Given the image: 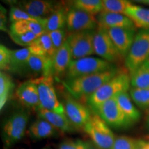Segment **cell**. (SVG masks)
Masks as SVG:
<instances>
[{"instance_id":"cell-37","label":"cell","mask_w":149,"mask_h":149,"mask_svg":"<svg viewBox=\"0 0 149 149\" xmlns=\"http://www.w3.org/2000/svg\"><path fill=\"white\" fill-rule=\"evenodd\" d=\"M11 57H12V51L6 46L1 44L0 45V68L1 71L8 70Z\"/></svg>"},{"instance_id":"cell-11","label":"cell","mask_w":149,"mask_h":149,"mask_svg":"<svg viewBox=\"0 0 149 149\" xmlns=\"http://www.w3.org/2000/svg\"><path fill=\"white\" fill-rule=\"evenodd\" d=\"M66 26L70 33H75L94 31L98 28V23L95 15L72 7L67 13Z\"/></svg>"},{"instance_id":"cell-23","label":"cell","mask_w":149,"mask_h":149,"mask_svg":"<svg viewBox=\"0 0 149 149\" xmlns=\"http://www.w3.org/2000/svg\"><path fill=\"white\" fill-rule=\"evenodd\" d=\"M31 55L32 53L28 47L12 51L9 71L19 74H23L28 60Z\"/></svg>"},{"instance_id":"cell-27","label":"cell","mask_w":149,"mask_h":149,"mask_svg":"<svg viewBox=\"0 0 149 149\" xmlns=\"http://www.w3.org/2000/svg\"><path fill=\"white\" fill-rule=\"evenodd\" d=\"M68 11L64 8H58L46 18L45 29L46 32L64 29L66 24V16Z\"/></svg>"},{"instance_id":"cell-22","label":"cell","mask_w":149,"mask_h":149,"mask_svg":"<svg viewBox=\"0 0 149 149\" xmlns=\"http://www.w3.org/2000/svg\"><path fill=\"white\" fill-rule=\"evenodd\" d=\"M126 15L133 21L136 28L149 31V9L132 3L128 7Z\"/></svg>"},{"instance_id":"cell-26","label":"cell","mask_w":149,"mask_h":149,"mask_svg":"<svg viewBox=\"0 0 149 149\" xmlns=\"http://www.w3.org/2000/svg\"><path fill=\"white\" fill-rule=\"evenodd\" d=\"M130 85L132 88H143L149 87V59L130 74Z\"/></svg>"},{"instance_id":"cell-17","label":"cell","mask_w":149,"mask_h":149,"mask_svg":"<svg viewBox=\"0 0 149 149\" xmlns=\"http://www.w3.org/2000/svg\"><path fill=\"white\" fill-rule=\"evenodd\" d=\"M97 20L98 27L105 29L113 28L136 29L133 21L125 15L102 12L97 17Z\"/></svg>"},{"instance_id":"cell-2","label":"cell","mask_w":149,"mask_h":149,"mask_svg":"<svg viewBox=\"0 0 149 149\" xmlns=\"http://www.w3.org/2000/svg\"><path fill=\"white\" fill-rule=\"evenodd\" d=\"M130 75L121 71L100 87L94 94L87 99V104L93 111L107 100L116 97L123 93L128 92L130 86Z\"/></svg>"},{"instance_id":"cell-14","label":"cell","mask_w":149,"mask_h":149,"mask_svg":"<svg viewBox=\"0 0 149 149\" xmlns=\"http://www.w3.org/2000/svg\"><path fill=\"white\" fill-rule=\"evenodd\" d=\"M17 7L37 18H47L58 8L57 3L46 0L22 1L17 3Z\"/></svg>"},{"instance_id":"cell-39","label":"cell","mask_w":149,"mask_h":149,"mask_svg":"<svg viewBox=\"0 0 149 149\" xmlns=\"http://www.w3.org/2000/svg\"><path fill=\"white\" fill-rule=\"evenodd\" d=\"M136 2L149 6V0H138V1H136Z\"/></svg>"},{"instance_id":"cell-10","label":"cell","mask_w":149,"mask_h":149,"mask_svg":"<svg viewBox=\"0 0 149 149\" xmlns=\"http://www.w3.org/2000/svg\"><path fill=\"white\" fill-rule=\"evenodd\" d=\"M93 46L95 54H97L104 60L113 64L122 57L117 51L107 32V30L103 28L98 27L95 30Z\"/></svg>"},{"instance_id":"cell-30","label":"cell","mask_w":149,"mask_h":149,"mask_svg":"<svg viewBox=\"0 0 149 149\" xmlns=\"http://www.w3.org/2000/svg\"><path fill=\"white\" fill-rule=\"evenodd\" d=\"M73 8L95 15L102 11V0H75L72 1Z\"/></svg>"},{"instance_id":"cell-41","label":"cell","mask_w":149,"mask_h":149,"mask_svg":"<svg viewBox=\"0 0 149 149\" xmlns=\"http://www.w3.org/2000/svg\"><path fill=\"white\" fill-rule=\"evenodd\" d=\"M147 126H148V127L149 128V116L148 117V120H147Z\"/></svg>"},{"instance_id":"cell-29","label":"cell","mask_w":149,"mask_h":149,"mask_svg":"<svg viewBox=\"0 0 149 149\" xmlns=\"http://www.w3.org/2000/svg\"><path fill=\"white\" fill-rule=\"evenodd\" d=\"M102 11L104 13L125 15L128 7L132 3L126 0H102Z\"/></svg>"},{"instance_id":"cell-15","label":"cell","mask_w":149,"mask_h":149,"mask_svg":"<svg viewBox=\"0 0 149 149\" xmlns=\"http://www.w3.org/2000/svg\"><path fill=\"white\" fill-rule=\"evenodd\" d=\"M53 58L45 56L31 55L23 74H29L35 78L53 75Z\"/></svg>"},{"instance_id":"cell-20","label":"cell","mask_w":149,"mask_h":149,"mask_svg":"<svg viewBox=\"0 0 149 149\" xmlns=\"http://www.w3.org/2000/svg\"><path fill=\"white\" fill-rule=\"evenodd\" d=\"M57 130L44 119H37L29 128L30 136L34 139L51 138L57 135Z\"/></svg>"},{"instance_id":"cell-24","label":"cell","mask_w":149,"mask_h":149,"mask_svg":"<svg viewBox=\"0 0 149 149\" xmlns=\"http://www.w3.org/2000/svg\"><path fill=\"white\" fill-rule=\"evenodd\" d=\"M116 100L121 110L131 124L139 120L140 113L132 102V99L128 92L121 93L116 97Z\"/></svg>"},{"instance_id":"cell-13","label":"cell","mask_w":149,"mask_h":149,"mask_svg":"<svg viewBox=\"0 0 149 149\" xmlns=\"http://www.w3.org/2000/svg\"><path fill=\"white\" fill-rule=\"evenodd\" d=\"M107 30L117 51L122 57H126L135 39L136 29L113 28Z\"/></svg>"},{"instance_id":"cell-8","label":"cell","mask_w":149,"mask_h":149,"mask_svg":"<svg viewBox=\"0 0 149 149\" xmlns=\"http://www.w3.org/2000/svg\"><path fill=\"white\" fill-rule=\"evenodd\" d=\"M95 30L70 33L67 42L70 47L72 59L86 57L95 53L93 40Z\"/></svg>"},{"instance_id":"cell-40","label":"cell","mask_w":149,"mask_h":149,"mask_svg":"<svg viewBox=\"0 0 149 149\" xmlns=\"http://www.w3.org/2000/svg\"><path fill=\"white\" fill-rule=\"evenodd\" d=\"M145 146L147 148L149 149V141H145Z\"/></svg>"},{"instance_id":"cell-4","label":"cell","mask_w":149,"mask_h":149,"mask_svg":"<svg viewBox=\"0 0 149 149\" xmlns=\"http://www.w3.org/2000/svg\"><path fill=\"white\" fill-rule=\"evenodd\" d=\"M29 114L20 111L11 114L2 125V140L5 147L10 148L23 138L29 122Z\"/></svg>"},{"instance_id":"cell-9","label":"cell","mask_w":149,"mask_h":149,"mask_svg":"<svg viewBox=\"0 0 149 149\" xmlns=\"http://www.w3.org/2000/svg\"><path fill=\"white\" fill-rule=\"evenodd\" d=\"M95 113L111 127L125 128L131 124L121 110L116 97L104 102L97 108Z\"/></svg>"},{"instance_id":"cell-34","label":"cell","mask_w":149,"mask_h":149,"mask_svg":"<svg viewBox=\"0 0 149 149\" xmlns=\"http://www.w3.org/2000/svg\"><path fill=\"white\" fill-rule=\"evenodd\" d=\"M136 141V139L128 136H119L115 138L111 149H135Z\"/></svg>"},{"instance_id":"cell-28","label":"cell","mask_w":149,"mask_h":149,"mask_svg":"<svg viewBox=\"0 0 149 149\" xmlns=\"http://www.w3.org/2000/svg\"><path fill=\"white\" fill-rule=\"evenodd\" d=\"M15 84L12 78L4 71L0 72V109H3L13 91Z\"/></svg>"},{"instance_id":"cell-18","label":"cell","mask_w":149,"mask_h":149,"mask_svg":"<svg viewBox=\"0 0 149 149\" xmlns=\"http://www.w3.org/2000/svg\"><path fill=\"white\" fill-rule=\"evenodd\" d=\"M72 60L70 47L66 41L61 47L56 51L53 59V75L58 77L62 74H65Z\"/></svg>"},{"instance_id":"cell-21","label":"cell","mask_w":149,"mask_h":149,"mask_svg":"<svg viewBox=\"0 0 149 149\" xmlns=\"http://www.w3.org/2000/svg\"><path fill=\"white\" fill-rule=\"evenodd\" d=\"M28 48L30 49L32 55L45 56L53 59L56 53L47 32L37 37Z\"/></svg>"},{"instance_id":"cell-32","label":"cell","mask_w":149,"mask_h":149,"mask_svg":"<svg viewBox=\"0 0 149 149\" xmlns=\"http://www.w3.org/2000/svg\"><path fill=\"white\" fill-rule=\"evenodd\" d=\"M130 96L134 103L141 109L149 107V87L143 88H131Z\"/></svg>"},{"instance_id":"cell-31","label":"cell","mask_w":149,"mask_h":149,"mask_svg":"<svg viewBox=\"0 0 149 149\" xmlns=\"http://www.w3.org/2000/svg\"><path fill=\"white\" fill-rule=\"evenodd\" d=\"M9 19L10 21L13 23V22L18 21H33L37 22L42 24L43 25L45 26L46 18H37L35 17L31 16V15L27 13L26 12L22 10L17 6H11L10 11H9Z\"/></svg>"},{"instance_id":"cell-12","label":"cell","mask_w":149,"mask_h":149,"mask_svg":"<svg viewBox=\"0 0 149 149\" xmlns=\"http://www.w3.org/2000/svg\"><path fill=\"white\" fill-rule=\"evenodd\" d=\"M64 107L65 115L72 126L76 128L84 127L92 116L88 108L71 97H67Z\"/></svg>"},{"instance_id":"cell-5","label":"cell","mask_w":149,"mask_h":149,"mask_svg":"<svg viewBox=\"0 0 149 149\" xmlns=\"http://www.w3.org/2000/svg\"><path fill=\"white\" fill-rule=\"evenodd\" d=\"M149 59V31L141 29L136 33L133 44L125 57V66L130 75Z\"/></svg>"},{"instance_id":"cell-36","label":"cell","mask_w":149,"mask_h":149,"mask_svg":"<svg viewBox=\"0 0 149 149\" xmlns=\"http://www.w3.org/2000/svg\"><path fill=\"white\" fill-rule=\"evenodd\" d=\"M47 33L49 35L50 38H51L56 51L61 47V46L64 44V42L67 40L66 31L64 29L56 30V31H50Z\"/></svg>"},{"instance_id":"cell-1","label":"cell","mask_w":149,"mask_h":149,"mask_svg":"<svg viewBox=\"0 0 149 149\" xmlns=\"http://www.w3.org/2000/svg\"><path fill=\"white\" fill-rule=\"evenodd\" d=\"M120 72V70L116 67L107 71L65 80L64 84L74 99H88L104 84L114 77Z\"/></svg>"},{"instance_id":"cell-38","label":"cell","mask_w":149,"mask_h":149,"mask_svg":"<svg viewBox=\"0 0 149 149\" xmlns=\"http://www.w3.org/2000/svg\"><path fill=\"white\" fill-rule=\"evenodd\" d=\"M135 149H148L145 146V141L142 139H138L136 141Z\"/></svg>"},{"instance_id":"cell-6","label":"cell","mask_w":149,"mask_h":149,"mask_svg":"<svg viewBox=\"0 0 149 149\" xmlns=\"http://www.w3.org/2000/svg\"><path fill=\"white\" fill-rule=\"evenodd\" d=\"M83 128L99 148L111 149L116 137L109 126L98 115H92Z\"/></svg>"},{"instance_id":"cell-7","label":"cell","mask_w":149,"mask_h":149,"mask_svg":"<svg viewBox=\"0 0 149 149\" xmlns=\"http://www.w3.org/2000/svg\"><path fill=\"white\" fill-rule=\"evenodd\" d=\"M38 88L40 108L65 115L64 104L57 99L53 85V75L32 79Z\"/></svg>"},{"instance_id":"cell-35","label":"cell","mask_w":149,"mask_h":149,"mask_svg":"<svg viewBox=\"0 0 149 149\" xmlns=\"http://www.w3.org/2000/svg\"><path fill=\"white\" fill-rule=\"evenodd\" d=\"M58 149H93L88 143L81 139H66L59 144Z\"/></svg>"},{"instance_id":"cell-16","label":"cell","mask_w":149,"mask_h":149,"mask_svg":"<svg viewBox=\"0 0 149 149\" xmlns=\"http://www.w3.org/2000/svg\"><path fill=\"white\" fill-rule=\"evenodd\" d=\"M15 95L20 103L29 108H40L38 88L33 79L22 83L17 88Z\"/></svg>"},{"instance_id":"cell-3","label":"cell","mask_w":149,"mask_h":149,"mask_svg":"<svg viewBox=\"0 0 149 149\" xmlns=\"http://www.w3.org/2000/svg\"><path fill=\"white\" fill-rule=\"evenodd\" d=\"M116 68L113 63L96 57H86L72 60L66 72V80L74 79L88 74L98 73Z\"/></svg>"},{"instance_id":"cell-19","label":"cell","mask_w":149,"mask_h":149,"mask_svg":"<svg viewBox=\"0 0 149 149\" xmlns=\"http://www.w3.org/2000/svg\"><path fill=\"white\" fill-rule=\"evenodd\" d=\"M38 116L40 118L47 121L58 130L64 133H69L73 130V126L66 115L40 109H38Z\"/></svg>"},{"instance_id":"cell-25","label":"cell","mask_w":149,"mask_h":149,"mask_svg":"<svg viewBox=\"0 0 149 149\" xmlns=\"http://www.w3.org/2000/svg\"><path fill=\"white\" fill-rule=\"evenodd\" d=\"M9 32L13 34H22L28 32L34 33L40 37L46 32L45 26L42 24L33 21H18L11 24Z\"/></svg>"},{"instance_id":"cell-33","label":"cell","mask_w":149,"mask_h":149,"mask_svg":"<svg viewBox=\"0 0 149 149\" xmlns=\"http://www.w3.org/2000/svg\"><path fill=\"white\" fill-rule=\"evenodd\" d=\"M8 33L11 40L15 44L21 46H27V47H29L39 37L31 32L22 33V34H13L10 32H8Z\"/></svg>"}]
</instances>
